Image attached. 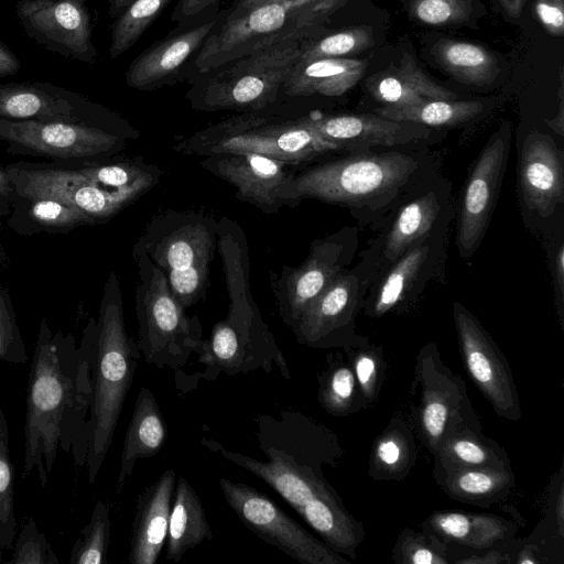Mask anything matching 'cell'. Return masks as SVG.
Returning a JSON list of instances; mask_svg holds the SVG:
<instances>
[{"label":"cell","mask_w":564,"mask_h":564,"mask_svg":"<svg viewBox=\"0 0 564 564\" xmlns=\"http://www.w3.org/2000/svg\"><path fill=\"white\" fill-rule=\"evenodd\" d=\"M90 324L82 344L74 337L53 333L43 319L30 364L24 427L22 478L36 470L45 487L61 448L70 453L80 468L87 456L89 416Z\"/></svg>","instance_id":"cell-1"},{"label":"cell","mask_w":564,"mask_h":564,"mask_svg":"<svg viewBox=\"0 0 564 564\" xmlns=\"http://www.w3.org/2000/svg\"><path fill=\"white\" fill-rule=\"evenodd\" d=\"M257 438L268 460L219 447L227 460L250 471L276 491L301 518L340 497L323 474L340 456L336 436L319 422L293 410L254 417Z\"/></svg>","instance_id":"cell-2"},{"label":"cell","mask_w":564,"mask_h":564,"mask_svg":"<svg viewBox=\"0 0 564 564\" xmlns=\"http://www.w3.org/2000/svg\"><path fill=\"white\" fill-rule=\"evenodd\" d=\"M91 395L87 421L86 468L94 484L107 453L130 391L141 352L138 343L128 335L120 282L110 273L106 284L98 321H90Z\"/></svg>","instance_id":"cell-3"},{"label":"cell","mask_w":564,"mask_h":564,"mask_svg":"<svg viewBox=\"0 0 564 564\" xmlns=\"http://www.w3.org/2000/svg\"><path fill=\"white\" fill-rule=\"evenodd\" d=\"M348 0H284L226 15L193 59L189 77L289 39H311L325 32L332 17Z\"/></svg>","instance_id":"cell-4"},{"label":"cell","mask_w":564,"mask_h":564,"mask_svg":"<svg viewBox=\"0 0 564 564\" xmlns=\"http://www.w3.org/2000/svg\"><path fill=\"white\" fill-rule=\"evenodd\" d=\"M162 172L142 160L90 165L79 170H9L23 197L53 198L70 205L95 224L108 219L150 191Z\"/></svg>","instance_id":"cell-5"},{"label":"cell","mask_w":564,"mask_h":564,"mask_svg":"<svg viewBox=\"0 0 564 564\" xmlns=\"http://www.w3.org/2000/svg\"><path fill=\"white\" fill-rule=\"evenodd\" d=\"M307 39H289L193 77L186 93L199 111H262L274 105Z\"/></svg>","instance_id":"cell-6"},{"label":"cell","mask_w":564,"mask_h":564,"mask_svg":"<svg viewBox=\"0 0 564 564\" xmlns=\"http://www.w3.org/2000/svg\"><path fill=\"white\" fill-rule=\"evenodd\" d=\"M133 257L139 274L134 296L139 350L148 364L178 370L203 340L199 318L186 315L164 272L147 254L133 250Z\"/></svg>","instance_id":"cell-7"},{"label":"cell","mask_w":564,"mask_h":564,"mask_svg":"<svg viewBox=\"0 0 564 564\" xmlns=\"http://www.w3.org/2000/svg\"><path fill=\"white\" fill-rule=\"evenodd\" d=\"M417 166L400 152L361 153L307 169L294 182L302 198L359 206L397 194Z\"/></svg>","instance_id":"cell-8"},{"label":"cell","mask_w":564,"mask_h":564,"mask_svg":"<svg viewBox=\"0 0 564 564\" xmlns=\"http://www.w3.org/2000/svg\"><path fill=\"white\" fill-rule=\"evenodd\" d=\"M412 392L415 427L433 455L457 429L481 430L465 381L444 365L434 343L425 345L416 357Z\"/></svg>","instance_id":"cell-9"},{"label":"cell","mask_w":564,"mask_h":564,"mask_svg":"<svg viewBox=\"0 0 564 564\" xmlns=\"http://www.w3.org/2000/svg\"><path fill=\"white\" fill-rule=\"evenodd\" d=\"M196 354L205 367L204 378L214 380L220 373L235 376L278 368L280 375L291 379L290 368L269 326L260 312L251 318H231L217 322L210 337L203 339Z\"/></svg>","instance_id":"cell-10"},{"label":"cell","mask_w":564,"mask_h":564,"mask_svg":"<svg viewBox=\"0 0 564 564\" xmlns=\"http://www.w3.org/2000/svg\"><path fill=\"white\" fill-rule=\"evenodd\" d=\"M223 495L240 521L260 540L302 564H346L265 495L243 482L219 479Z\"/></svg>","instance_id":"cell-11"},{"label":"cell","mask_w":564,"mask_h":564,"mask_svg":"<svg viewBox=\"0 0 564 564\" xmlns=\"http://www.w3.org/2000/svg\"><path fill=\"white\" fill-rule=\"evenodd\" d=\"M356 245V229L344 228L312 241L310 253L300 265H283L272 288L285 326L292 328L305 308L344 272Z\"/></svg>","instance_id":"cell-12"},{"label":"cell","mask_w":564,"mask_h":564,"mask_svg":"<svg viewBox=\"0 0 564 564\" xmlns=\"http://www.w3.org/2000/svg\"><path fill=\"white\" fill-rule=\"evenodd\" d=\"M216 228L209 215L169 210L151 219L133 250L147 254L164 274L210 265Z\"/></svg>","instance_id":"cell-13"},{"label":"cell","mask_w":564,"mask_h":564,"mask_svg":"<svg viewBox=\"0 0 564 564\" xmlns=\"http://www.w3.org/2000/svg\"><path fill=\"white\" fill-rule=\"evenodd\" d=\"M199 165L236 189V197L267 215L302 202L291 164L256 153L206 155Z\"/></svg>","instance_id":"cell-14"},{"label":"cell","mask_w":564,"mask_h":564,"mask_svg":"<svg viewBox=\"0 0 564 564\" xmlns=\"http://www.w3.org/2000/svg\"><path fill=\"white\" fill-rule=\"evenodd\" d=\"M465 368L495 412L509 421L521 417L520 399L505 355L478 319L460 303L453 307Z\"/></svg>","instance_id":"cell-15"},{"label":"cell","mask_w":564,"mask_h":564,"mask_svg":"<svg viewBox=\"0 0 564 564\" xmlns=\"http://www.w3.org/2000/svg\"><path fill=\"white\" fill-rule=\"evenodd\" d=\"M15 12L26 35L44 48L85 64L97 61L86 0H19Z\"/></svg>","instance_id":"cell-16"},{"label":"cell","mask_w":564,"mask_h":564,"mask_svg":"<svg viewBox=\"0 0 564 564\" xmlns=\"http://www.w3.org/2000/svg\"><path fill=\"white\" fill-rule=\"evenodd\" d=\"M511 128L502 124L479 153L466 182L457 223L456 243L469 257L484 237L494 212L510 149Z\"/></svg>","instance_id":"cell-17"},{"label":"cell","mask_w":564,"mask_h":564,"mask_svg":"<svg viewBox=\"0 0 564 564\" xmlns=\"http://www.w3.org/2000/svg\"><path fill=\"white\" fill-rule=\"evenodd\" d=\"M339 148L324 139L300 118L270 120L229 133L197 149L193 155L218 153H256L284 161L291 165L311 161Z\"/></svg>","instance_id":"cell-18"},{"label":"cell","mask_w":564,"mask_h":564,"mask_svg":"<svg viewBox=\"0 0 564 564\" xmlns=\"http://www.w3.org/2000/svg\"><path fill=\"white\" fill-rule=\"evenodd\" d=\"M357 269L343 272L305 308L291 328L299 344L312 348L345 347L352 341L361 301Z\"/></svg>","instance_id":"cell-19"},{"label":"cell","mask_w":564,"mask_h":564,"mask_svg":"<svg viewBox=\"0 0 564 564\" xmlns=\"http://www.w3.org/2000/svg\"><path fill=\"white\" fill-rule=\"evenodd\" d=\"M223 14L224 11L214 12L193 25L176 29V32L141 52L124 73L128 86L150 91L185 78L193 59Z\"/></svg>","instance_id":"cell-20"},{"label":"cell","mask_w":564,"mask_h":564,"mask_svg":"<svg viewBox=\"0 0 564 564\" xmlns=\"http://www.w3.org/2000/svg\"><path fill=\"white\" fill-rule=\"evenodd\" d=\"M0 138L35 152L62 158L93 156L122 148V139L99 127L70 120L0 118Z\"/></svg>","instance_id":"cell-21"},{"label":"cell","mask_w":564,"mask_h":564,"mask_svg":"<svg viewBox=\"0 0 564 564\" xmlns=\"http://www.w3.org/2000/svg\"><path fill=\"white\" fill-rule=\"evenodd\" d=\"M300 119L339 150L401 145L430 133L425 126L394 121L378 115H325L314 111Z\"/></svg>","instance_id":"cell-22"},{"label":"cell","mask_w":564,"mask_h":564,"mask_svg":"<svg viewBox=\"0 0 564 564\" xmlns=\"http://www.w3.org/2000/svg\"><path fill=\"white\" fill-rule=\"evenodd\" d=\"M519 163V183L524 203L541 216H550L562 204L564 196L562 155L556 143L547 134L528 135Z\"/></svg>","instance_id":"cell-23"},{"label":"cell","mask_w":564,"mask_h":564,"mask_svg":"<svg viewBox=\"0 0 564 564\" xmlns=\"http://www.w3.org/2000/svg\"><path fill=\"white\" fill-rule=\"evenodd\" d=\"M175 484L176 474L169 468L140 492L131 525V564L156 563L166 541Z\"/></svg>","instance_id":"cell-24"},{"label":"cell","mask_w":564,"mask_h":564,"mask_svg":"<svg viewBox=\"0 0 564 564\" xmlns=\"http://www.w3.org/2000/svg\"><path fill=\"white\" fill-rule=\"evenodd\" d=\"M89 101L48 83L0 84V118L8 120L82 121Z\"/></svg>","instance_id":"cell-25"},{"label":"cell","mask_w":564,"mask_h":564,"mask_svg":"<svg viewBox=\"0 0 564 564\" xmlns=\"http://www.w3.org/2000/svg\"><path fill=\"white\" fill-rule=\"evenodd\" d=\"M216 247L221 257L229 297L228 317L249 318L259 311L250 290L248 245L241 226L227 216L217 220Z\"/></svg>","instance_id":"cell-26"},{"label":"cell","mask_w":564,"mask_h":564,"mask_svg":"<svg viewBox=\"0 0 564 564\" xmlns=\"http://www.w3.org/2000/svg\"><path fill=\"white\" fill-rule=\"evenodd\" d=\"M367 65L368 59L348 57L299 61L286 77L282 93L293 98L338 97L361 79Z\"/></svg>","instance_id":"cell-27"},{"label":"cell","mask_w":564,"mask_h":564,"mask_svg":"<svg viewBox=\"0 0 564 564\" xmlns=\"http://www.w3.org/2000/svg\"><path fill=\"white\" fill-rule=\"evenodd\" d=\"M366 85L373 99L390 107L457 98L456 94L429 77L408 53H403L397 66L372 75Z\"/></svg>","instance_id":"cell-28"},{"label":"cell","mask_w":564,"mask_h":564,"mask_svg":"<svg viewBox=\"0 0 564 564\" xmlns=\"http://www.w3.org/2000/svg\"><path fill=\"white\" fill-rule=\"evenodd\" d=\"M166 424L152 391L143 387L135 399L121 453L116 494H120L135 463L156 455L165 444Z\"/></svg>","instance_id":"cell-29"},{"label":"cell","mask_w":564,"mask_h":564,"mask_svg":"<svg viewBox=\"0 0 564 564\" xmlns=\"http://www.w3.org/2000/svg\"><path fill=\"white\" fill-rule=\"evenodd\" d=\"M213 539V531L202 501L183 476L176 478L169 529L165 558L178 562L191 549Z\"/></svg>","instance_id":"cell-30"},{"label":"cell","mask_w":564,"mask_h":564,"mask_svg":"<svg viewBox=\"0 0 564 564\" xmlns=\"http://www.w3.org/2000/svg\"><path fill=\"white\" fill-rule=\"evenodd\" d=\"M434 475L462 468L510 469L507 453L481 430L463 426L449 434L434 454Z\"/></svg>","instance_id":"cell-31"},{"label":"cell","mask_w":564,"mask_h":564,"mask_svg":"<svg viewBox=\"0 0 564 564\" xmlns=\"http://www.w3.org/2000/svg\"><path fill=\"white\" fill-rule=\"evenodd\" d=\"M444 541L474 549L492 546L511 534V523L497 516L459 511L433 513L425 522Z\"/></svg>","instance_id":"cell-32"},{"label":"cell","mask_w":564,"mask_h":564,"mask_svg":"<svg viewBox=\"0 0 564 564\" xmlns=\"http://www.w3.org/2000/svg\"><path fill=\"white\" fill-rule=\"evenodd\" d=\"M433 55L442 68L466 84L488 85L500 72L496 56L470 42L441 40L435 44Z\"/></svg>","instance_id":"cell-33"},{"label":"cell","mask_w":564,"mask_h":564,"mask_svg":"<svg viewBox=\"0 0 564 564\" xmlns=\"http://www.w3.org/2000/svg\"><path fill=\"white\" fill-rule=\"evenodd\" d=\"M415 442L410 426L394 419L376 440L370 456L369 474L379 480L405 477L415 460Z\"/></svg>","instance_id":"cell-34"},{"label":"cell","mask_w":564,"mask_h":564,"mask_svg":"<svg viewBox=\"0 0 564 564\" xmlns=\"http://www.w3.org/2000/svg\"><path fill=\"white\" fill-rule=\"evenodd\" d=\"M440 209V198L432 191L404 205L388 232L383 250L386 258L394 262L414 242L426 237Z\"/></svg>","instance_id":"cell-35"},{"label":"cell","mask_w":564,"mask_h":564,"mask_svg":"<svg viewBox=\"0 0 564 564\" xmlns=\"http://www.w3.org/2000/svg\"><path fill=\"white\" fill-rule=\"evenodd\" d=\"M435 477L448 496L475 503L501 498L514 480L511 468H462Z\"/></svg>","instance_id":"cell-36"},{"label":"cell","mask_w":564,"mask_h":564,"mask_svg":"<svg viewBox=\"0 0 564 564\" xmlns=\"http://www.w3.org/2000/svg\"><path fill=\"white\" fill-rule=\"evenodd\" d=\"M430 254L427 236L414 242L400 256L379 284L368 314L379 317L399 304L417 278Z\"/></svg>","instance_id":"cell-37"},{"label":"cell","mask_w":564,"mask_h":564,"mask_svg":"<svg viewBox=\"0 0 564 564\" xmlns=\"http://www.w3.org/2000/svg\"><path fill=\"white\" fill-rule=\"evenodd\" d=\"M482 110V104L470 100H427L417 105L377 109V115L394 120L413 122L422 126H455L466 122Z\"/></svg>","instance_id":"cell-38"},{"label":"cell","mask_w":564,"mask_h":564,"mask_svg":"<svg viewBox=\"0 0 564 564\" xmlns=\"http://www.w3.org/2000/svg\"><path fill=\"white\" fill-rule=\"evenodd\" d=\"M317 400L334 416H344L362 408L354 371L340 355L329 356L327 368L318 376Z\"/></svg>","instance_id":"cell-39"},{"label":"cell","mask_w":564,"mask_h":564,"mask_svg":"<svg viewBox=\"0 0 564 564\" xmlns=\"http://www.w3.org/2000/svg\"><path fill=\"white\" fill-rule=\"evenodd\" d=\"M171 0H132L111 26L109 56L116 59L130 50Z\"/></svg>","instance_id":"cell-40"},{"label":"cell","mask_w":564,"mask_h":564,"mask_svg":"<svg viewBox=\"0 0 564 564\" xmlns=\"http://www.w3.org/2000/svg\"><path fill=\"white\" fill-rule=\"evenodd\" d=\"M375 44L372 29L368 25L352 26L328 34L307 39L300 61L346 57L370 48Z\"/></svg>","instance_id":"cell-41"},{"label":"cell","mask_w":564,"mask_h":564,"mask_svg":"<svg viewBox=\"0 0 564 564\" xmlns=\"http://www.w3.org/2000/svg\"><path fill=\"white\" fill-rule=\"evenodd\" d=\"M360 393L362 406L370 405L379 395L384 373L380 349L357 337L344 347Z\"/></svg>","instance_id":"cell-42"},{"label":"cell","mask_w":564,"mask_h":564,"mask_svg":"<svg viewBox=\"0 0 564 564\" xmlns=\"http://www.w3.org/2000/svg\"><path fill=\"white\" fill-rule=\"evenodd\" d=\"M110 534L111 521L109 507L104 501H97L88 523L82 529L80 535L74 543L69 563H107Z\"/></svg>","instance_id":"cell-43"},{"label":"cell","mask_w":564,"mask_h":564,"mask_svg":"<svg viewBox=\"0 0 564 564\" xmlns=\"http://www.w3.org/2000/svg\"><path fill=\"white\" fill-rule=\"evenodd\" d=\"M17 536L13 465L9 451V425L0 406V550L12 547Z\"/></svg>","instance_id":"cell-44"},{"label":"cell","mask_w":564,"mask_h":564,"mask_svg":"<svg viewBox=\"0 0 564 564\" xmlns=\"http://www.w3.org/2000/svg\"><path fill=\"white\" fill-rule=\"evenodd\" d=\"M392 558L399 564H446V541L430 533L404 529L394 545Z\"/></svg>","instance_id":"cell-45"},{"label":"cell","mask_w":564,"mask_h":564,"mask_svg":"<svg viewBox=\"0 0 564 564\" xmlns=\"http://www.w3.org/2000/svg\"><path fill=\"white\" fill-rule=\"evenodd\" d=\"M17 538V536H15ZM9 563L14 564H58L59 560L41 532L33 518L23 524Z\"/></svg>","instance_id":"cell-46"},{"label":"cell","mask_w":564,"mask_h":564,"mask_svg":"<svg viewBox=\"0 0 564 564\" xmlns=\"http://www.w3.org/2000/svg\"><path fill=\"white\" fill-rule=\"evenodd\" d=\"M469 0H412L413 17L426 25L458 24L471 13Z\"/></svg>","instance_id":"cell-47"},{"label":"cell","mask_w":564,"mask_h":564,"mask_svg":"<svg viewBox=\"0 0 564 564\" xmlns=\"http://www.w3.org/2000/svg\"><path fill=\"white\" fill-rule=\"evenodd\" d=\"M31 215L42 225L50 227H73L82 224H93L79 209L53 198L30 199Z\"/></svg>","instance_id":"cell-48"},{"label":"cell","mask_w":564,"mask_h":564,"mask_svg":"<svg viewBox=\"0 0 564 564\" xmlns=\"http://www.w3.org/2000/svg\"><path fill=\"white\" fill-rule=\"evenodd\" d=\"M0 360L11 364L28 361L26 349L22 340L14 315L0 294Z\"/></svg>","instance_id":"cell-49"},{"label":"cell","mask_w":564,"mask_h":564,"mask_svg":"<svg viewBox=\"0 0 564 564\" xmlns=\"http://www.w3.org/2000/svg\"><path fill=\"white\" fill-rule=\"evenodd\" d=\"M221 0H177L171 13V20L177 29L193 25L207 15L218 12Z\"/></svg>","instance_id":"cell-50"},{"label":"cell","mask_w":564,"mask_h":564,"mask_svg":"<svg viewBox=\"0 0 564 564\" xmlns=\"http://www.w3.org/2000/svg\"><path fill=\"white\" fill-rule=\"evenodd\" d=\"M534 10L547 33L553 36H563L564 0H534Z\"/></svg>","instance_id":"cell-51"},{"label":"cell","mask_w":564,"mask_h":564,"mask_svg":"<svg viewBox=\"0 0 564 564\" xmlns=\"http://www.w3.org/2000/svg\"><path fill=\"white\" fill-rule=\"evenodd\" d=\"M21 63L15 54L0 40V77L19 73Z\"/></svg>","instance_id":"cell-52"},{"label":"cell","mask_w":564,"mask_h":564,"mask_svg":"<svg viewBox=\"0 0 564 564\" xmlns=\"http://www.w3.org/2000/svg\"><path fill=\"white\" fill-rule=\"evenodd\" d=\"M284 0H235L231 6L225 10L226 15H234L241 13L243 11H247L249 9H252L258 6L272 3V2H280Z\"/></svg>","instance_id":"cell-53"},{"label":"cell","mask_w":564,"mask_h":564,"mask_svg":"<svg viewBox=\"0 0 564 564\" xmlns=\"http://www.w3.org/2000/svg\"><path fill=\"white\" fill-rule=\"evenodd\" d=\"M560 96V106H558V112L555 118L552 120H545V122L560 135L564 134V111H563V78L561 74V87L558 91Z\"/></svg>","instance_id":"cell-54"},{"label":"cell","mask_w":564,"mask_h":564,"mask_svg":"<svg viewBox=\"0 0 564 564\" xmlns=\"http://www.w3.org/2000/svg\"><path fill=\"white\" fill-rule=\"evenodd\" d=\"M555 280L557 283V289L560 291V296L563 294L564 286V247L560 246L557 253L555 256Z\"/></svg>","instance_id":"cell-55"},{"label":"cell","mask_w":564,"mask_h":564,"mask_svg":"<svg viewBox=\"0 0 564 564\" xmlns=\"http://www.w3.org/2000/svg\"><path fill=\"white\" fill-rule=\"evenodd\" d=\"M501 562H503V557L497 551H492V552L486 554L485 556H476V557L473 556V557L463 558V560L457 561V563H471V564H475V563H480V564L501 563Z\"/></svg>","instance_id":"cell-56"},{"label":"cell","mask_w":564,"mask_h":564,"mask_svg":"<svg viewBox=\"0 0 564 564\" xmlns=\"http://www.w3.org/2000/svg\"><path fill=\"white\" fill-rule=\"evenodd\" d=\"M524 1L525 0H500V3L509 17L518 18L522 13Z\"/></svg>","instance_id":"cell-57"},{"label":"cell","mask_w":564,"mask_h":564,"mask_svg":"<svg viewBox=\"0 0 564 564\" xmlns=\"http://www.w3.org/2000/svg\"><path fill=\"white\" fill-rule=\"evenodd\" d=\"M108 4V13L116 19L132 0H104Z\"/></svg>","instance_id":"cell-58"},{"label":"cell","mask_w":564,"mask_h":564,"mask_svg":"<svg viewBox=\"0 0 564 564\" xmlns=\"http://www.w3.org/2000/svg\"><path fill=\"white\" fill-rule=\"evenodd\" d=\"M12 192V183L8 175V172H4L0 169V195L9 196Z\"/></svg>","instance_id":"cell-59"},{"label":"cell","mask_w":564,"mask_h":564,"mask_svg":"<svg viewBox=\"0 0 564 564\" xmlns=\"http://www.w3.org/2000/svg\"><path fill=\"white\" fill-rule=\"evenodd\" d=\"M556 510H557L556 513H557L558 530H560V533L563 534V492H562V488L560 490Z\"/></svg>","instance_id":"cell-60"}]
</instances>
